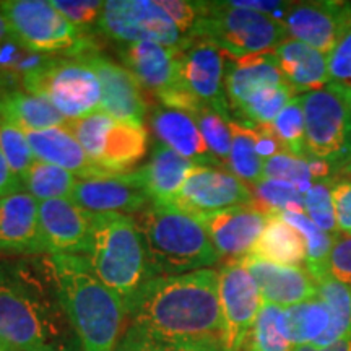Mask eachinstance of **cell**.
<instances>
[{
	"mask_svg": "<svg viewBox=\"0 0 351 351\" xmlns=\"http://www.w3.org/2000/svg\"><path fill=\"white\" fill-rule=\"evenodd\" d=\"M282 307L263 302L261 314L252 328L247 351H293L295 346L289 343L280 326Z\"/></svg>",
	"mask_w": 351,
	"mask_h": 351,
	"instance_id": "39",
	"label": "cell"
},
{
	"mask_svg": "<svg viewBox=\"0 0 351 351\" xmlns=\"http://www.w3.org/2000/svg\"><path fill=\"white\" fill-rule=\"evenodd\" d=\"M283 23L289 38L328 54L351 28V2L313 0L293 3Z\"/></svg>",
	"mask_w": 351,
	"mask_h": 351,
	"instance_id": "16",
	"label": "cell"
},
{
	"mask_svg": "<svg viewBox=\"0 0 351 351\" xmlns=\"http://www.w3.org/2000/svg\"><path fill=\"white\" fill-rule=\"evenodd\" d=\"M23 181L13 173L7 158L3 156L2 150H0V199H5L8 195L23 192Z\"/></svg>",
	"mask_w": 351,
	"mask_h": 351,
	"instance_id": "49",
	"label": "cell"
},
{
	"mask_svg": "<svg viewBox=\"0 0 351 351\" xmlns=\"http://www.w3.org/2000/svg\"><path fill=\"white\" fill-rule=\"evenodd\" d=\"M340 174L341 176H346V178H348V179H346V181H351V163L346 165L345 168L340 171Z\"/></svg>",
	"mask_w": 351,
	"mask_h": 351,
	"instance_id": "53",
	"label": "cell"
},
{
	"mask_svg": "<svg viewBox=\"0 0 351 351\" xmlns=\"http://www.w3.org/2000/svg\"><path fill=\"white\" fill-rule=\"evenodd\" d=\"M116 351H181L176 348H169V346L150 343V341L137 339V337L124 333L121 343L117 345Z\"/></svg>",
	"mask_w": 351,
	"mask_h": 351,
	"instance_id": "50",
	"label": "cell"
},
{
	"mask_svg": "<svg viewBox=\"0 0 351 351\" xmlns=\"http://www.w3.org/2000/svg\"><path fill=\"white\" fill-rule=\"evenodd\" d=\"M148 150V132L145 125H134L114 119L101 142L95 165L108 173H130Z\"/></svg>",
	"mask_w": 351,
	"mask_h": 351,
	"instance_id": "27",
	"label": "cell"
},
{
	"mask_svg": "<svg viewBox=\"0 0 351 351\" xmlns=\"http://www.w3.org/2000/svg\"><path fill=\"white\" fill-rule=\"evenodd\" d=\"M189 114H192V117L195 119L212 155L217 158L221 168H226L232 145L231 121H228L226 117H223L221 114L205 106V104H200Z\"/></svg>",
	"mask_w": 351,
	"mask_h": 351,
	"instance_id": "38",
	"label": "cell"
},
{
	"mask_svg": "<svg viewBox=\"0 0 351 351\" xmlns=\"http://www.w3.org/2000/svg\"><path fill=\"white\" fill-rule=\"evenodd\" d=\"M230 5L247 8V10L265 13V15L274 16V19L283 21L285 16L293 5L291 2H280V0H228Z\"/></svg>",
	"mask_w": 351,
	"mask_h": 351,
	"instance_id": "48",
	"label": "cell"
},
{
	"mask_svg": "<svg viewBox=\"0 0 351 351\" xmlns=\"http://www.w3.org/2000/svg\"><path fill=\"white\" fill-rule=\"evenodd\" d=\"M39 230L44 254L83 256L91 243V215L73 200L39 202Z\"/></svg>",
	"mask_w": 351,
	"mask_h": 351,
	"instance_id": "18",
	"label": "cell"
},
{
	"mask_svg": "<svg viewBox=\"0 0 351 351\" xmlns=\"http://www.w3.org/2000/svg\"><path fill=\"white\" fill-rule=\"evenodd\" d=\"M249 256L280 265H302L306 262L304 239L278 213L271 215Z\"/></svg>",
	"mask_w": 351,
	"mask_h": 351,
	"instance_id": "29",
	"label": "cell"
},
{
	"mask_svg": "<svg viewBox=\"0 0 351 351\" xmlns=\"http://www.w3.org/2000/svg\"><path fill=\"white\" fill-rule=\"evenodd\" d=\"M285 80L298 95L328 85L327 54L296 39H285L274 51Z\"/></svg>",
	"mask_w": 351,
	"mask_h": 351,
	"instance_id": "25",
	"label": "cell"
},
{
	"mask_svg": "<svg viewBox=\"0 0 351 351\" xmlns=\"http://www.w3.org/2000/svg\"><path fill=\"white\" fill-rule=\"evenodd\" d=\"M78 179L80 178H77L70 171L36 160L23 182L28 189V194L33 195L38 202L56 199L72 200Z\"/></svg>",
	"mask_w": 351,
	"mask_h": 351,
	"instance_id": "34",
	"label": "cell"
},
{
	"mask_svg": "<svg viewBox=\"0 0 351 351\" xmlns=\"http://www.w3.org/2000/svg\"><path fill=\"white\" fill-rule=\"evenodd\" d=\"M119 56L138 85L160 101L179 88L181 49L158 43L122 44Z\"/></svg>",
	"mask_w": 351,
	"mask_h": 351,
	"instance_id": "20",
	"label": "cell"
},
{
	"mask_svg": "<svg viewBox=\"0 0 351 351\" xmlns=\"http://www.w3.org/2000/svg\"><path fill=\"white\" fill-rule=\"evenodd\" d=\"M288 38L283 21L265 13L232 7L230 2H202L195 39H207L228 57L271 52Z\"/></svg>",
	"mask_w": 351,
	"mask_h": 351,
	"instance_id": "6",
	"label": "cell"
},
{
	"mask_svg": "<svg viewBox=\"0 0 351 351\" xmlns=\"http://www.w3.org/2000/svg\"><path fill=\"white\" fill-rule=\"evenodd\" d=\"M280 326L293 346L314 345L330 326V314L317 296L283 309Z\"/></svg>",
	"mask_w": 351,
	"mask_h": 351,
	"instance_id": "30",
	"label": "cell"
},
{
	"mask_svg": "<svg viewBox=\"0 0 351 351\" xmlns=\"http://www.w3.org/2000/svg\"><path fill=\"white\" fill-rule=\"evenodd\" d=\"M0 119H2V109H0Z\"/></svg>",
	"mask_w": 351,
	"mask_h": 351,
	"instance_id": "55",
	"label": "cell"
},
{
	"mask_svg": "<svg viewBox=\"0 0 351 351\" xmlns=\"http://www.w3.org/2000/svg\"><path fill=\"white\" fill-rule=\"evenodd\" d=\"M57 293L82 351H116L124 337L127 311L95 275L85 256H47Z\"/></svg>",
	"mask_w": 351,
	"mask_h": 351,
	"instance_id": "3",
	"label": "cell"
},
{
	"mask_svg": "<svg viewBox=\"0 0 351 351\" xmlns=\"http://www.w3.org/2000/svg\"><path fill=\"white\" fill-rule=\"evenodd\" d=\"M0 254H44L39 202L28 192L0 199Z\"/></svg>",
	"mask_w": 351,
	"mask_h": 351,
	"instance_id": "21",
	"label": "cell"
},
{
	"mask_svg": "<svg viewBox=\"0 0 351 351\" xmlns=\"http://www.w3.org/2000/svg\"><path fill=\"white\" fill-rule=\"evenodd\" d=\"M10 38L34 54L78 57L96 49L86 32L72 25L46 0H3L0 2Z\"/></svg>",
	"mask_w": 351,
	"mask_h": 351,
	"instance_id": "7",
	"label": "cell"
},
{
	"mask_svg": "<svg viewBox=\"0 0 351 351\" xmlns=\"http://www.w3.org/2000/svg\"><path fill=\"white\" fill-rule=\"evenodd\" d=\"M243 262L256 280L265 304L287 309L317 298V282L304 265H280L254 256L244 257Z\"/></svg>",
	"mask_w": 351,
	"mask_h": 351,
	"instance_id": "19",
	"label": "cell"
},
{
	"mask_svg": "<svg viewBox=\"0 0 351 351\" xmlns=\"http://www.w3.org/2000/svg\"><path fill=\"white\" fill-rule=\"evenodd\" d=\"M218 289L225 324V351H244L263 301L243 258L228 261L219 269Z\"/></svg>",
	"mask_w": 351,
	"mask_h": 351,
	"instance_id": "11",
	"label": "cell"
},
{
	"mask_svg": "<svg viewBox=\"0 0 351 351\" xmlns=\"http://www.w3.org/2000/svg\"><path fill=\"white\" fill-rule=\"evenodd\" d=\"M311 160H302V158L291 156L288 153H280V155L271 156L270 160L263 163L262 179L287 181L300 189L302 194H306L315 182L313 171H311Z\"/></svg>",
	"mask_w": 351,
	"mask_h": 351,
	"instance_id": "42",
	"label": "cell"
},
{
	"mask_svg": "<svg viewBox=\"0 0 351 351\" xmlns=\"http://www.w3.org/2000/svg\"><path fill=\"white\" fill-rule=\"evenodd\" d=\"M301 98L311 158L340 173L351 163V91L328 83Z\"/></svg>",
	"mask_w": 351,
	"mask_h": 351,
	"instance_id": "8",
	"label": "cell"
},
{
	"mask_svg": "<svg viewBox=\"0 0 351 351\" xmlns=\"http://www.w3.org/2000/svg\"><path fill=\"white\" fill-rule=\"evenodd\" d=\"M125 333L181 351H225L218 271L153 278L129 313Z\"/></svg>",
	"mask_w": 351,
	"mask_h": 351,
	"instance_id": "1",
	"label": "cell"
},
{
	"mask_svg": "<svg viewBox=\"0 0 351 351\" xmlns=\"http://www.w3.org/2000/svg\"><path fill=\"white\" fill-rule=\"evenodd\" d=\"M51 3L82 32H86V28L90 26L98 25L104 10V2H99V0H78V2L77 0L75 2L73 0H54Z\"/></svg>",
	"mask_w": 351,
	"mask_h": 351,
	"instance_id": "44",
	"label": "cell"
},
{
	"mask_svg": "<svg viewBox=\"0 0 351 351\" xmlns=\"http://www.w3.org/2000/svg\"><path fill=\"white\" fill-rule=\"evenodd\" d=\"M300 96L288 83L265 88L252 96L247 103L231 112V119L241 125L254 129L257 125H270L282 109Z\"/></svg>",
	"mask_w": 351,
	"mask_h": 351,
	"instance_id": "33",
	"label": "cell"
},
{
	"mask_svg": "<svg viewBox=\"0 0 351 351\" xmlns=\"http://www.w3.org/2000/svg\"><path fill=\"white\" fill-rule=\"evenodd\" d=\"M285 221L289 223L300 232L304 239L306 245V262L304 267L311 271L315 282L326 278L328 275V265H330V254L335 239L326 231L319 230L314 225L313 219L301 212H282L278 213Z\"/></svg>",
	"mask_w": 351,
	"mask_h": 351,
	"instance_id": "32",
	"label": "cell"
},
{
	"mask_svg": "<svg viewBox=\"0 0 351 351\" xmlns=\"http://www.w3.org/2000/svg\"><path fill=\"white\" fill-rule=\"evenodd\" d=\"M0 150L7 158L13 173L25 181L36 156L26 140L25 132L5 119H0Z\"/></svg>",
	"mask_w": 351,
	"mask_h": 351,
	"instance_id": "41",
	"label": "cell"
},
{
	"mask_svg": "<svg viewBox=\"0 0 351 351\" xmlns=\"http://www.w3.org/2000/svg\"><path fill=\"white\" fill-rule=\"evenodd\" d=\"M2 119L12 122L21 130H44L64 127L67 119L41 96L12 90L0 99Z\"/></svg>",
	"mask_w": 351,
	"mask_h": 351,
	"instance_id": "28",
	"label": "cell"
},
{
	"mask_svg": "<svg viewBox=\"0 0 351 351\" xmlns=\"http://www.w3.org/2000/svg\"><path fill=\"white\" fill-rule=\"evenodd\" d=\"M271 215L256 205H236L218 212L195 215L219 257L244 258L251 254Z\"/></svg>",
	"mask_w": 351,
	"mask_h": 351,
	"instance_id": "17",
	"label": "cell"
},
{
	"mask_svg": "<svg viewBox=\"0 0 351 351\" xmlns=\"http://www.w3.org/2000/svg\"><path fill=\"white\" fill-rule=\"evenodd\" d=\"M287 83L278 60L271 52L230 57L226 62L225 88L231 112L243 106L258 91Z\"/></svg>",
	"mask_w": 351,
	"mask_h": 351,
	"instance_id": "23",
	"label": "cell"
},
{
	"mask_svg": "<svg viewBox=\"0 0 351 351\" xmlns=\"http://www.w3.org/2000/svg\"><path fill=\"white\" fill-rule=\"evenodd\" d=\"M72 200L90 215H137L152 204L138 171L78 179Z\"/></svg>",
	"mask_w": 351,
	"mask_h": 351,
	"instance_id": "13",
	"label": "cell"
},
{
	"mask_svg": "<svg viewBox=\"0 0 351 351\" xmlns=\"http://www.w3.org/2000/svg\"><path fill=\"white\" fill-rule=\"evenodd\" d=\"M226 54L207 39H194L179 56V86L197 103L231 119L225 77Z\"/></svg>",
	"mask_w": 351,
	"mask_h": 351,
	"instance_id": "12",
	"label": "cell"
},
{
	"mask_svg": "<svg viewBox=\"0 0 351 351\" xmlns=\"http://www.w3.org/2000/svg\"><path fill=\"white\" fill-rule=\"evenodd\" d=\"M26 93L47 99L67 121L82 119L101 108V85L96 73L78 57H47L21 77Z\"/></svg>",
	"mask_w": 351,
	"mask_h": 351,
	"instance_id": "9",
	"label": "cell"
},
{
	"mask_svg": "<svg viewBox=\"0 0 351 351\" xmlns=\"http://www.w3.org/2000/svg\"><path fill=\"white\" fill-rule=\"evenodd\" d=\"M332 200L340 234L351 236V181H337L332 189Z\"/></svg>",
	"mask_w": 351,
	"mask_h": 351,
	"instance_id": "47",
	"label": "cell"
},
{
	"mask_svg": "<svg viewBox=\"0 0 351 351\" xmlns=\"http://www.w3.org/2000/svg\"><path fill=\"white\" fill-rule=\"evenodd\" d=\"M150 125L158 142L169 147L194 165L212 168L221 166L210 152L192 114L158 104L152 111Z\"/></svg>",
	"mask_w": 351,
	"mask_h": 351,
	"instance_id": "22",
	"label": "cell"
},
{
	"mask_svg": "<svg viewBox=\"0 0 351 351\" xmlns=\"http://www.w3.org/2000/svg\"><path fill=\"white\" fill-rule=\"evenodd\" d=\"M293 351H351V337L350 339L340 340L337 343H332L328 346H313V345H304V346H295Z\"/></svg>",
	"mask_w": 351,
	"mask_h": 351,
	"instance_id": "51",
	"label": "cell"
},
{
	"mask_svg": "<svg viewBox=\"0 0 351 351\" xmlns=\"http://www.w3.org/2000/svg\"><path fill=\"white\" fill-rule=\"evenodd\" d=\"M328 83L351 91V28L327 54Z\"/></svg>",
	"mask_w": 351,
	"mask_h": 351,
	"instance_id": "43",
	"label": "cell"
},
{
	"mask_svg": "<svg viewBox=\"0 0 351 351\" xmlns=\"http://www.w3.org/2000/svg\"><path fill=\"white\" fill-rule=\"evenodd\" d=\"M335 186L333 179L317 181L304 194V210L306 215L313 219V223L319 230L326 231L333 239L340 238L339 226H337L335 210H333L332 189Z\"/></svg>",
	"mask_w": 351,
	"mask_h": 351,
	"instance_id": "40",
	"label": "cell"
},
{
	"mask_svg": "<svg viewBox=\"0 0 351 351\" xmlns=\"http://www.w3.org/2000/svg\"><path fill=\"white\" fill-rule=\"evenodd\" d=\"M168 13L179 32L187 41L195 39V28L200 20L202 2H189V0H160L156 2Z\"/></svg>",
	"mask_w": 351,
	"mask_h": 351,
	"instance_id": "45",
	"label": "cell"
},
{
	"mask_svg": "<svg viewBox=\"0 0 351 351\" xmlns=\"http://www.w3.org/2000/svg\"><path fill=\"white\" fill-rule=\"evenodd\" d=\"M230 125L232 145L226 169L243 182L254 186L262 181L263 173V160L258 156L256 148V134L252 129L241 125L236 121H231Z\"/></svg>",
	"mask_w": 351,
	"mask_h": 351,
	"instance_id": "35",
	"label": "cell"
},
{
	"mask_svg": "<svg viewBox=\"0 0 351 351\" xmlns=\"http://www.w3.org/2000/svg\"><path fill=\"white\" fill-rule=\"evenodd\" d=\"M10 38V29H8V25L5 19H3V13L0 12V46H2L3 43L8 41Z\"/></svg>",
	"mask_w": 351,
	"mask_h": 351,
	"instance_id": "52",
	"label": "cell"
},
{
	"mask_svg": "<svg viewBox=\"0 0 351 351\" xmlns=\"http://www.w3.org/2000/svg\"><path fill=\"white\" fill-rule=\"evenodd\" d=\"M29 147L36 156L44 163L59 166L65 171H70L80 179L96 178L108 171L98 168L78 140L67 127H52L44 130H23Z\"/></svg>",
	"mask_w": 351,
	"mask_h": 351,
	"instance_id": "24",
	"label": "cell"
},
{
	"mask_svg": "<svg viewBox=\"0 0 351 351\" xmlns=\"http://www.w3.org/2000/svg\"><path fill=\"white\" fill-rule=\"evenodd\" d=\"M0 351H13V350H10V348H8V346L0 343Z\"/></svg>",
	"mask_w": 351,
	"mask_h": 351,
	"instance_id": "54",
	"label": "cell"
},
{
	"mask_svg": "<svg viewBox=\"0 0 351 351\" xmlns=\"http://www.w3.org/2000/svg\"><path fill=\"white\" fill-rule=\"evenodd\" d=\"M98 77L101 85V112L127 124L143 125L148 104L142 86L122 65L96 49L78 56Z\"/></svg>",
	"mask_w": 351,
	"mask_h": 351,
	"instance_id": "15",
	"label": "cell"
},
{
	"mask_svg": "<svg viewBox=\"0 0 351 351\" xmlns=\"http://www.w3.org/2000/svg\"><path fill=\"white\" fill-rule=\"evenodd\" d=\"M328 275L351 288V236H340L333 243Z\"/></svg>",
	"mask_w": 351,
	"mask_h": 351,
	"instance_id": "46",
	"label": "cell"
},
{
	"mask_svg": "<svg viewBox=\"0 0 351 351\" xmlns=\"http://www.w3.org/2000/svg\"><path fill=\"white\" fill-rule=\"evenodd\" d=\"M194 168L195 165L192 161L161 142H156L148 163L137 171L152 202L171 204L179 195L187 176Z\"/></svg>",
	"mask_w": 351,
	"mask_h": 351,
	"instance_id": "26",
	"label": "cell"
},
{
	"mask_svg": "<svg viewBox=\"0 0 351 351\" xmlns=\"http://www.w3.org/2000/svg\"><path fill=\"white\" fill-rule=\"evenodd\" d=\"M134 218L155 278L208 269L221 258L199 219L173 204L152 202Z\"/></svg>",
	"mask_w": 351,
	"mask_h": 351,
	"instance_id": "4",
	"label": "cell"
},
{
	"mask_svg": "<svg viewBox=\"0 0 351 351\" xmlns=\"http://www.w3.org/2000/svg\"><path fill=\"white\" fill-rule=\"evenodd\" d=\"M85 257L104 287L122 301L127 315L155 278L130 215H91V243Z\"/></svg>",
	"mask_w": 351,
	"mask_h": 351,
	"instance_id": "5",
	"label": "cell"
},
{
	"mask_svg": "<svg viewBox=\"0 0 351 351\" xmlns=\"http://www.w3.org/2000/svg\"><path fill=\"white\" fill-rule=\"evenodd\" d=\"M254 205L262 212L276 215L282 212H301L304 210V194L293 184L278 179H262L252 186Z\"/></svg>",
	"mask_w": 351,
	"mask_h": 351,
	"instance_id": "37",
	"label": "cell"
},
{
	"mask_svg": "<svg viewBox=\"0 0 351 351\" xmlns=\"http://www.w3.org/2000/svg\"><path fill=\"white\" fill-rule=\"evenodd\" d=\"M171 204L195 217L236 205H251L254 195L247 184L230 171L195 165Z\"/></svg>",
	"mask_w": 351,
	"mask_h": 351,
	"instance_id": "14",
	"label": "cell"
},
{
	"mask_svg": "<svg viewBox=\"0 0 351 351\" xmlns=\"http://www.w3.org/2000/svg\"><path fill=\"white\" fill-rule=\"evenodd\" d=\"M270 127L285 153L302 158V160H311L306 143L304 109H302L301 95L282 109V112L275 117Z\"/></svg>",
	"mask_w": 351,
	"mask_h": 351,
	"instance_id": "36",
	"label": "cell"
},
{
	"mask_svg": "<svg viewBox=\"0 0 351 351\" xmlns=\"http://www.w3.org/2000/svg\"><path fill=\"white\" fill-rule=\"evenodd\" d=\"M98 28L121 44L158 43L184 49L189 43L174 21L150 0H109L104 2Z\"/></svg>",
	"mask_w": 351,
	"mask_h": 351,
	"instance_id": "10",
	"label": "cell"
},
{
	"mask_svg": "<svg viewBox=\"0 0 351 351\" xmlns=\"http://www.w3.org/2000/svg\"><path fill=\"white\" fill-rule=\"evenodd\" d=\"M0 343L13 351H82L47 257L0 262Z\"/></svg>",
	"mask_w": 351,
	"mask_h": 351,
	"instance_id": "2",
	"label": "cell"
},
{
	"mask_svg": "<svg viewBox=\"0 0 351 351\" xmlns=\"http://www.w3.org/2000/svg\"><path fill=\"white\" fill-rule=\"evenodd\" d=\"M317 296L327 306L330 326L313 346H328L351 337V288L332 276L317 282Z\"/></svg>",
	"mask_w": 351,
	"mask_h": 351,
	"instance_id": "31",
	"label": "cell"
}]
</instances>
